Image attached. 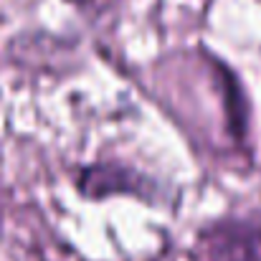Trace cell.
Instances as JSON below:
<instances>
[{"instance_id": "obj_1", "label": "cell", "mask_w": 261, "mask_h": 261, "mask_svg": "<svg viewBox=\"0 0 261 261\" xmlns=\"http://www.w3.org/2000/svg\"><path fill=\"white\" fill-rule=\"evenodd\" d=\"M203 261H261V218L213 226L203 236Z\"/></svg>"}, {"instance_id": "obj_2", "label": "cell", "mask_w": 261, "mask_h": 261, "mask_svg": "<svg viewBox=\"0 0 261 261\" xmlns=\"http://www.w3.org/2000/svg\"><path fill=\"white\" fill-rule=\"evenodd\" d=\"M71 3H79V5H84V3H91V0H71Z\"/></svg>"}]
</instances>
